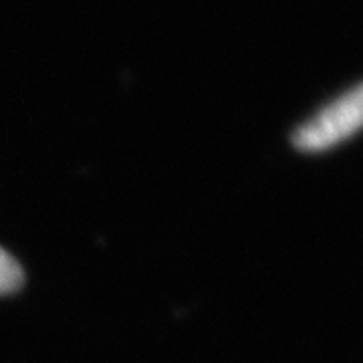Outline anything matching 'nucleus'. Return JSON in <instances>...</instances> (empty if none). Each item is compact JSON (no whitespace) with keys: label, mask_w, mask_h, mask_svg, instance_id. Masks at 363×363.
<instances>
[{"label":"nucleus","mask_w":363,"mask_h":363,"mask_svg":"<svg viewBox=\"0 0 363 363\" xmlns=\"http://www.w3.org/2000/svg\"><path fill=\"white\" fill-rule=\"evenodd\" d=\"M362 119L363 89L362 85H355L297 128L291 140L305 154H321L355 135L362 128Z\"/></svg>","instance_id":"nucleus-1"},{"label":"nucleus","mask_w":363,"mask_h":363,"mask_svg":"<svg viewBox=\"0 0 363 363\" xmlns=\"http://www.w3.org/2000/svg\"><path fill=\"white\" fill-rule=\"evenodd\" d=\"M25 285V272L21 262L9 250L0 247V297L13 295Z\"/></svg>","instance_id":"nucleus-2"}]
</instances>
